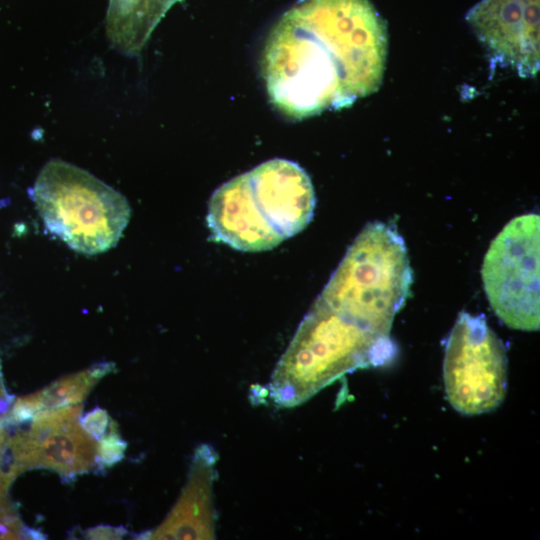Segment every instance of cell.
Returning a JSON list of instances; mask_svg holds the SVG:
<instances>
[{
    "label": "cell",
    "mask_w": 540,
    "mask_h": 540,
    "mask_svg": "<svg viewBox=\"0 0 540 540\" xmlns=\"http://www.w3.org/2000/svg\"><path fill=\"white\" fill-rule=\"evenodd\" d=\"M29 193L45 228L85 255L115 247L131 217L124 195L87 170L58 158L42 167Z\"/></svg>",
    "instance_id": "5"
},
{
    "label": "cell",
    "mask_w": 540,
    "mask_h": 540,
    "mask_svg": "<svg viewBox=\"0 0 540 540\" xmlns=\"http://www.w3.org/2000/svg\"><path fill=\"white\" fill-rule=\"evenodd\" d=\"M387 50L386 25L369 0H301L263 48L269 100L295 120L350 106L379 89Z\"/></svg>",
    "instance_id": "1"
},
{
    "label": "cell",
    "mask_w": 540,
    "mask_h": 540,
    "mask_svg": "<svg viewBox=\"0 0 540 540\" xmlns=\"http://www.w3.org/2000/svg\"><path fill=\"white\" fill-rule=\"evenodd\" d=\"M182 0H109L106 32L126 56L138 55L168 10Z\"/></svg>",
    "instance_id": "11"
},
{
    "label": "cell",
    "mask_w": 540,
    "mask_h": 540,
    "mask_svg": "<svg viewBox=\"0 0 540 540\" xmlns=\"http://www.w3.org/2000/svg\"><path fill=\"white\" fill-rule=\"evenodd\" d=\"M540 216L510 220L491 242L481 276L489 304L509 328L539 330Z\"/></svg>",
    "instance_id": "6"
},
{
    "label": "cell",
    "mask_w": 540,
    "mask_h": 540,
    "mask_svg": "<svg viewBox=\"0 0 540 540\" xmlns=\"http://www.w3.org/2000/svg\"><path fill=\"white\" fill-rule=\"evenodd\" d=\"M539 7V0H482L467 21L498 64L534 77L540 67Z\"/></svg>",
    "instance_id": "9"
},
{
    "label": "cell",
    "mask_w": 540,
    "mask_h": 540,
    "mask_svg": "<svg viewBox=\"0 0 540 540\" xmlns=\"http://www.w3.org/2000/svg\"><path fill=\"white\" fill-rule=\"evenodd\" d=\"M110 421L107 410L100 407L94 408L79 418L80 426L96 441L108 432Z\"/></svg>",
    "instance_id": "14"
},
{
    "label": "cell",
    "mask_w": 540,
    "mask_h": 540,
    "mask_svg": "<svg viewBox=\"0 0 540 540\" xmlns=\"http://www.w3.org/2000/svg\"><path fill=\"white\" fill-rule=\"evenodd\" d=\"M395 353L390 336L367 329L316 299L277 362L268 394L279 407H296L347 373L389 363Z\"/></svg>",
    "instance_id": "3"
},
{
    "label": "cell",
    "mask_w": 540,
    "mask_h": 540,
    "mask_svg": "<svg viewBox=\"0 0 540 540\" xmlns=\"http://www.w3.org/2000/svg\"><path fill=\"white\" fill-rule=\"evenodd\" d=\"M127 442L120 436L117 424L111 420L108 432L97 441L96 468L104 469L119 463L125 457Z\"/></svg>",
    "instance_id": "13"
},
{
    "label": "cell",
    "mask_w": 540,
    "mask_h": 540,
    "mask_svg": "<svg viewBox=\"0 0 540 540\" xmlns=\"http://www.w3.org/2000/svg\"><path fill=\"white\" fill-rule=\"evenodd\" d=\"M113 371H115V363L105 361L55 380L42 390L35 392L40 409L81 403L95 384Z\"/></svg>",
    "instance_id": "12"
},
{
    "label": "cell",
    "mask_w": 540,
    "mask_h": 540,
    "mask_svg": "<svg viewBox=\"0 0 540 540\" xmlns=\"http://www.w3.org/2000/svg\"><path fill=\"white\" fill-rule=\"evenodd\" d=\"M316 204L307 172L274 158L218 187L206 216L211 238L243 252L278 246L312 220Z\"/></svg>",
    "instance_id": "2"
},
{
    "label": "cell",
    "mask_w": 540,
    "mask_h": 540,
    "mask_svg": "<svg viewBox=\"0 0 540 540\" xmlns=\"http://www.w3.org/2000/svg\"><path fill=\"white\" fill-rule=\"evenodd\" d=\"M128 533L123 526L98 525L90 527L83 532L85 539H122Z\"/></svg>",
    "instance_id": "15"
},
{
    "label": "cell",
    "mask_w": 540,
    "mask_h": 540,
    "mask_svg": "<svg viewBox=\"0 0 540 540\" xmlns=\"http://www.w3.org/2000/svg\"><path fill=\"white\" fill-rule=\"evenodd\" d=\"M218 454L209 444L199 445L192 456L187 481L166 516L147 539L215 538L214 482Z\"/></svg>",
    "instance_id": "10"
},
{
    "label": "cell",
    "mask_w": 540,
    "mask_h": 540,
    "mask_svg": "<svg viewBox=\"0 0 540 540\" xmlns=\"http://www.w3.org/2000/svg\"><path fill=\"white\" fill-rule=\"evenodd\" d=\"M443 378L449 403L462 414L487 413L503 402L506 350L483 314L459 313L445 346Z\"/></svg>",
    "instance_id": "7"
},
{
    "label": "cell",
    "mask_w": 540,
    "mask_h": 540,
    "mask_svg": "<svg viewBox=\"0 0 540 540\" xmlns=\"http://www.w3.org/2000/svg\"><path fill=\"white\" fill-rule=\"evenodd\" d=\"M412 280L403 238L391 225L375 221L355 238L317 299L359 325L390 336Z\"/></svg>",
    "instance_id": "4"
},
{
    "label": "cell",
    "mask_w": 540,
    "mask_h": 540,
    "mask_svg": "<svg viewBox=\"0 0 540 540\" xmlns=\"http://www.w3.org/2000/svg\"><path fill=\"white\" fill-rule=\"evenodd\" d=\"M82 404L36 412L26 430L12 434V448L22 472L48 469L67 483L96 468L97 441L79 424Z\"/></svg>",
    "instance_id": "8"
}]
</instances>
